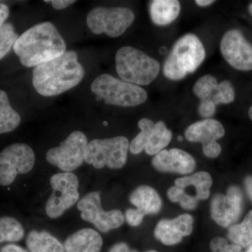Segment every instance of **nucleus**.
<instances>
[{
  "instance_id": "1",
  "label": "nucleus",
  "mask_w": 252,
  "mask_h": 252,
  "mask_svg": "<svg viewBox=\"0 0 252 252\" xmlns=\"http://www.w3.org/2000/svg\"><path fill=\"white\" fill-rule=\"evenodd\" d=\"M85 76L77 53L66 51L62 56L39 64L32 72V85L45 97L59 95L75 87Z\"/></svg>"
},
{
  "instance_id": "2",
  "label": "nucleus",
  "mask_w": 252,
  "mask_h": 252,
  "mask_svg": "<svg viewBox=\"0 0 252 252\" xmlns=\"http://www.w3.org/2000/svg\"><path fill=\"white\" fill-rule=\"evenodd\" d=\"M66 43L52 23L46 21L29 28L19 36L14 51L25 67H36L66 52Z\"/></svg>"
},
{
  "instance_id": "3",
  "label": "nucleus",
  "mask_w": 252,
  "mask_h": 252,
  "mask_svg": "<svg viewBox=\"0 0 252 252\" xmlns=\"http://www.w3.org/2000/svg\"><path fill=\"white\" fill-rule=\"evenodd\" d=\"M206 51L201 40L193 34L180 38L170 51L163 65L165 77L178 81L196 70L203 63Z\"/></svg>"
},
{
  "instance_id": "4",
  "label": "nucleus",
  "mask_w": 252,
  "mask_h": 252,
  "mask_svg": "<svg viewBox=\"0 0 252 252\" xmlns=\"http://www.w3.org/2000/svg\"><path fill=\"white\" fill-rule=\"evenodd\" d=\"M115 60L116 69L121 79L135 85H149L160 72L158 61L132 46H123L118 50Z\"/></svg>"
},
{
  "instance_id": "5",
  "label": "nucleus",
  "mask_w": 252,
  "mask_h": 252,
  "mask_svg": "<svg viewBox=\"0 0 252 252\" xmlns=\"http://www.w3.org/2000/svg\"><path fill=\"white\" fill-rule=\"evenodd\" d=\"M93 94L106 104L122 107H132L140 105L147 101V91L140 86L130 84L102 74L96 78L91 86Z\"/></svg>"
},
{
  "instance_id": "6",
  "label": "nucleus",
  "mask_w": 252,
  "mask_h": 252,
  "mask_svg": "<svg viewBox=\"0 0 252 252\" xmlns=\"http://www.w3.org/2000/svg\"><path fill=\"white\" fill-rule=\"evenodd\" d=\"M129 141L124 136L94 139L88 143L84 161L96 169L122 168L127 160Z\"/></svg>"
},
{
  "instance_id": "7",
  "label": "nucleus",
  "mask_w": 252,
  "mask_h": 252,
  "mask_svg": "<svg viewBox=\"0 0 252 252\" xmlns=\"http://www.w3.org/2000/svg\"><path fill=\"white\" fill-rule=\"evenodd\" d=\"M135 18L133 11L129 8L99 6L89 13L86 23L94 34H105L116 38L132 26Z\"/></svg>"
},
{
  "instance_id": "8",
  "label": "nucleus",
  "mask_w": 252,
  "mask_h": 252,
  "mask_svg": "<svg viewBox=\"0 0 252 252\" xmlns=\"http://www.w3.org/2000/svg\"><path fill=\"white\" fill-rule=\"evenodd\" d=\"M53 189L46 205V212L51 219L62 216L79 199V179L72 172L53 175L50 180Z\"/></svg>"
},
{
  "instance_id": "9",
  "label": "nucleus",
  "mask_w": 252,
  "mask_h": 252,
  "mask_svg": "<svg viewBox=\"0 0 252 252\" xmlns=\"http://www.w3.org/2000/svg\"><path fill=\"white\" fill-rule=\"evenodd\" d=\"M35 162L34 151L28 144L14 143L0 152V185L9 186L19 174L32 170Z\"/></svg>"
},
{
  "instance_id": "10",
  "label": "nucleus",
  "mask_w": 252,
  "mask_h": 252,
  "mask_svg": "<svg viewBox=\"0 0 252 252\" xmlns=\"http://www.w3.org/2000/svg\"><path fill=\"white\" fill-rule=\"evenodd\" d=\"M87 145L86 136L81 131H74L59 147L48 151L46 160L64 172L74 171L84 162Z\"/></svg>"
},
{
  "instance_id": "11",
  "label": "nucleus",
  "mask_w": 252,
  "mask_h": 252,
  "mask_svg": "<svg viewBox=\"0 0 252 252\" xmlns=\"http://www.w3.org/2000/svg\"><path fill=\"white\" fill-rule=\"evenodd\" d=\"M77 208L81 211L82 220L93 223L102 233L120 228L125 220L121 210L104 211L99 192L86 194L78 202Z\"/></svg>"
},
{
  "instance_id": "12",
  "label": "nucleus",
  "mask_w": 252,
  "mask_h": 252,
  "mask_svg": "<svg viewBox=\"0 0 252 252\" xmlns=\"http://www.w3.org/2000/svg\"><path fill=\"white\" fill-rule=\"evenodd\" d=\"M243 210V190L237 185L230 186L225 193L215 194L210 202V216L222 228L236 223Z\"/></svg>"
},
{
  "instance_id": "13",
  "label": "nucleus",
  "mask_w": 252,
  "mask_h": 252,
  "mask_svg": "<svg viewBox=\"0 0 252 252\" xmlns=\"http://www.w3.org/2000/svg\"><path fill=\"white\" fill-rule=\"evenodd\" d=\"M220 50L226 62L241 71L252 69V46L240 31L231 30L220 41Z\"/></svg>"
},
{
  "instance_id": "14",
  "label": "nucleus",
  "mask_w": 252,
  "mask_h": 252,
  "mask_svg": "<svg viewBox=\"0 0 252 252\" xmlns=\"http://www.w3.org/2000/svg\"><path fill=\"white\" fill-rule=\"evenodd\" d=\"M194 219L189 214H183L174 219H163L156 225L154 235L165 246L178 245L185 237L191 235Z\"/></svg>"
},
{
  "instance_id": "15",
  "label": "nucleus",
  "mask_w": 252,
  "mask_h": 252,
  "mask_svg": "<svg viewBox=\"0 0 252 252\" xmlns=\"http://www.w3.org/2000/svg\"><path fill=\"white\" fill-rule=\"evenodd\" d=\"M152 166L163 173H175L189 175L193 173L196 162L191 154L181 149H164L154 156Z\"/></svg>"
},
{
  "instance_id": "16",
  "label": "nucleus",
  "mask_w": 252,
  "mask_h": 252,
  "mask_svg": "<svg viewBox=\"0 0 252 252\" xmlns=\"http://www.w3.org/2000/svg\"><path fill=\"white\" fill-rule=\"evenodd\" d=\"M225 128L219 121L207 119L193 123L186 129L185 138L202 144L217 141L225 135Z\"/></svg>"
},
{
  "instance_id": "17",
  "label": "nucleus",
  "mask_w": 252,
  "mask_h": 252,
  "mask_svg": "<svg viewBox=\"0 0 252 252\" xmlns=\"http://www.w3.org/2000/svg\"><path fill=\"white\" fill-rule=\"evenodd\" d=\"M103 240L96 230L84 228L68 237L64 241L65 252H100Z\"/></svg>"
},
{
  "instance_id": "18",
  "label": "nucleus",
  "mask_w": 252,
  "mask_h": 252,
  "mask_svg": "<svg viewBox=\"0 0 252 252\" xmlns=\"http://www.w3.org/2000/svg\"><path fill=\"white\" fill-rule=\"evenodd\" d=\"M129 201L144 215H157L161 210V197L153 187L142 185L132 190Z\"/></svg>"
},
{
  "instance_id": "19",
  "label": "nucleus",
  "mask_w": 252,
  "mask_h": 252,
  "mask_svg": "<svg viewBox=\"0 0 252 252\" xmlns=\"http://www.w3.org/2000/svg\"><path fill=\"white\" fill-rule=\"evenodd\" d=\"M181 5L177 0H154L149 6L154 24L165 26L175 21L180 14Z\"/></svg>"
},
{
  "instance_id": "20",
  "label": "nucleus",
  "mask_w": 252,
  "mask_h": 252,
  "mask_svg": "<svg viewBox=\"0 0 252 252\" xmlns=\"http://www.w3.org/2000/svg\"><path fill=\"white\" fill-rule=\"evenodd\" d=\"M213 185L211 175L206 171H199L176 179L175 185L185 189L190 186L195 188V196L198 200H206L210 196V189Z\"/></svg>"
},
{
  "instance_id": "21",
  "label": "nucleus",
  "mask_w": 252,
  "mask_h": 252,
  "mask_svg": "<svg viewBox=\"0 0 252 252\" xmlns=\"http://www.w3.org/2000/svg\"><path fill=\"white\" fill-rule=\"evenodd\" d=\"M26 245L31 252H65L59 240L44 230L30 232Z\"/></svg>"
},
{
  "instance_id": "22",
  "label": "nucleus",
  "mask_w": 252,
  "mask_h": 252,
  "mask_svg": "<svg viewBox=\"0 0 252 252\" xmlns=\"http://www.w3.org/2000/svg\"><path fill=\"white\" fill-rule=\"evenodd\" d=\"M227 240L247 249L252 245V210L247 214L240 223H236L228 228Z\"/></svg>"
},
{
  "instance_id": "23",
  "label": "nucleus",
  "mask_w": 252,
  "mask_h": 252,
  "mask_svg": "<svg viewBox=\"0 0 252 252\" xmlns=\"http://www.w3.org/2000/svg\"><path fill=\"white\" fill-rule=\"evenodd\" d=\"M21 122V116L11 107L7 94L0 90V134L16 130Z\"/></svg>"
},
{
  "instance_id": "24",
  "label": "nucleus",
  "mask_w": 252,
  "mask_h": 252,
  "mask_svg": "<svg viewBox=\"0 0 252 252\" xmlns=\"http://www.w3.org/2000/svg\"><path fill=\"white\" fill-rule=\"evenodd\" d=\"M172 138V131L167 128L165 123L160 121L156 123L152 135L146 146V153L149 156H155L164 150L169 145Z\"/></svg>"
},
{
  "instance_id": "25",
  "label": "nucleus",
  "mask_w": 252,
  "mask_h": 252,
  "mask_svg": "<svg viewBox=\"0 0 252 252\" xmlns=\"http://www.w3.org/2000/svg\"><path fill=\"white\" fill-rule=\"evenodd\" d=\"M24 228L13 217H0V243L3 242H18L24 237Z\"/></svg>"
},
{
  "instance_id": "26",
  "label": "nucleus",
  "mask_w": 252,
  "mask_h": 252,
  "mask_svg": "<svg viewBox=\"0 0 252 252\" xmlns=\"http://www.w3.org/2000/svg\"><path fill=\"white\" fill-rule=\"evenodd\" d=\"M155 123L148 118H143L139 121L138 127L140 132L130 143L129 151L131 154L137 155L143 152L148 144Z\"/></svg>"
},
{
  "instance_id": "27",
  "label": "nucleus",
  "mask_w": 252,
  "mask_h": 252,
  "mask_svg": "<svg viewBox=\"0 0 252 252\" xmlns=\"http://www.w3.org/2000/svg\"><path fill=\"white\" fill-rule=\"evenodd\" d=\"M167 196L172 203H180V206L187 211H192L198 207V200L196 197L189 195L185 189L174 185L168 189Z\"/></svg>"
},
{
  "instance_id": "28",
  "label": "nucleus",
  "mask_w": 252,
  "mask_h": 252,
  "mask_svg": "<svg viewBox=\"0 0 252 252\" xmlns=\"http://www.w3.org/2000/svg\"><path fill=\"white\" fill-rule=\"evenodd\" d=\"M218 82L216 78L210 74L200 77L193 86V94L200 100L212 99V95L216 91Z\"/></svg>"
},
{
  "instance_id": "29",
  "label": "nucleus",
  "mask_w": 252,
  "mask_h": 252,
  "mask_svg": "<svg viewBox=\"0 0 252 252\" xmlns=\"http://www.w3.org/2000/svg\"><path fill=\"white\" fill-rule=\"evenodd\" d=\"M19 37L15 31L14 26L10 23H4L0 28V61L4 59Z\"/></svg>"
},
{
  "instance_id": "30",
  "label": "nucleus",
  "mask_w": 252,
  "mask_h": 252,
  "mask_svg": "<svg viewBox=\"0 0 252 252\" xmlns=\"http://www.w3.org/2000/svg\"><path fill=\"white\" fill-rule=\"evenodd\" d=\"M235 91L231 83L228 81H223L218 84L216 91L212 97L214 103L229 104L235 99Z\"/></svg>"
},
{
  "instance_id": "31",
  "label": "nucleus",
  "mask_w": 252,
  "mask_h": 252,
  "mask_svg": "<svg viewBox=\"0 0 252 252\" xmlns=\"http://www.w3.org/2000/svg\"><path fill=\"white\" fill-rule=\"evenodd\" d=\"M210 248L212 252H245L241 247L228 243L226 238L221 236L212 238L210 243Z\"/></svg>"
},
{
  "instance_id": "32",
  "label": "nucleus",
  "mask_w": 252,
  "mask_h": 252,
  "mask_svg": "<svg viewBox=\"0 0 252 252\" xmlns=\"http://www.w3.org/2000/svg\"><path fill=\"white\" fill-rule=\"evenodd\" d=\"M144 217L145 215L137 209H127L126 211L125 219L130 226L137 227L142 224Z\"/></svg>"
},
{
  "instance_id": "33",
  "label": "nucleus",
  "mask_w": 252,
  "mask_h": 252,
  "mask_svg": "<svg viewBox=\"0 0 252 252\" xmlns=\"http://www.w3.org/2000/svg\"><path fill=\"white\" fill-rule=\"evenodd\" d=\"M217 105L212 99H205L200 102L198 107V113L204 119H210L216 112Z\"/></svg>"
},
{
  "instance_id": "34",
  "label": "nucleus",
  "mask_w": 252,
  "mask_h": 252,
  "mask_svg": "<svg viewBox=\"0 0 252 252\" xmlns=\"http://www.w3.org/2000/svg\"><path fill=\"white\" fill-rule=\"evenodd\" d=\"M202 149L204 155L209 158H216L220 157L222 151L221 146L217 141L202 144Z\"/></svg>"
},
{
  "instance_id": "35",
  "label": "nucleus",
  "mask_w": 252,
  "mask_h": 252,
  "mask_svg": "<svg viewBox=\"0 0 252 252\" xmlns=\"http://www.w3.org/2000/svg\"><path fill=\"white\" fill-rule=\"evenodd\" d=\"M75 2L76 1H72V0H52L51 1L53 7L56 10L66 9Z\"/></svg>"
},
{
  "instance_id": "36",
  "label": "nucleus",
  "mask_w": 252,
  "mask_h": 252,
  "mask_svg": "<svg viewBox=\"0 0 252 252\" xmlns=\"http://www.w3.org/2000/svg\"><path fill=\"white\" fill-rule=\"evenodd\" d=\"M109 252H138L136 250H131L130 247L125 243H118L113 245Z\"/></svg>"
},
{
  "instance_id": "37",
  "label": "nucleus",
  "mask_w": 252,
  "mask_h": 252,
  "mask_svg": "<svg viewBox=\"0 0 252 252\" xmlns=\"http://www.w3.org/2000/svg\"><path fill=\"white\" fill-rule=\"evenodd\" d=\"M244 188L248 198L252 203V175H248L244 180Z\"/></svg>"
},
{
  "instance_id": "38",
  "label": "nucleus",
  "mask_w": 252,
  "mask_h": 252,
  "mask_svg": "<svg viewBox=\"0 0 252 252\" xmlns=\"http://www.w3.org/2000/svg\"><path fill=\"white\" fill-rule=\"evenodd\" d=\"M9 16V9L7 5L0 3V28L4 24Z\"/></svg>"
},
{
  "instance_id": "39",
  "label": "nucleus",
  "mask_w": 252,
  "mask_h": 252,
  "mask_svg": "<svg viewBox=\"0 0 252 252\" xmlns=\"http://www.w3.org/2000/svg\"><path fill=\"white\" fill-rule=\"evenodd\" d=\"M1 252H28L27 250H25L18 245H8L1 249Z\"/></svg>"
},
{
  "instance_id": "40",
  "label": "nucleus",
  "mask_w": 252,
  "mask_h": 252,
  "mask_svg": "<svg viewBox=\"0 0 252 252\" xmlns=\"http://www.w3.org/2000/svg\"><path fill=\"white\" fill-rule=\"evenodd\" d=\"M195 3L200 6H207L215 3V1L213 0H196Z\"/></svg>"
},
{
  "instance_id": "41",
  "label": "nucleus",
  "mask_w": 252,
  "mask_h": 252,
  "mask_svg": "<svg viewBox=\"0 0 252 252\" xmlns=\"http://www.w3.org/2000/svg\"><path fill=\"white\" fill-rule=\"evenodd\" d=\"M249 116H250V118L252 121V106L250 107V110H249Z\"/></svg>"
},
{
  "instance_id": "42",
  "label": "nucleus",
  "mask_w": 252,
  "mask_h": 252,
  "mask_svg": "<svg viewBox=\"0 0 252 252\" xmlns=\"http://www.w3.org/2000/svg\"><path fill=\"white\" fill-rule=\"evenodd\" d=\"M245 252H252V245L251 246H250L249 248H247L246 251Z\"/></svg>"
},
{
  "instance_id": "43",
  "label": "nucleus",
  "mask_w": 252,
  "mask_h": 252,
  "mask_svg": "<svg viewBox=\"0 0 252 252\" xmlns=\"http://www.w3.org/2000/svg\"><path fill=\"white\" fill-rule=\"evenodd\" d=\"M249 11H250V14H251L252 16V3L250 5V6H249Z\"/></svg>"
},
{
  "instance_id": "44",
  "label": "nucleus",
  "mask_w": 252,
  "mask_h": 252,
  "mask_svg": "<svg viewBox=\"0 0 252 252\" xmlns=\"http://www.w3.org/2000/svg\"><path fill=\"white\" fill-rule=\"evenodd\" d=\"M145 252H158L156 251V250H149V251H147Z\"/></svg>"
},
{
  "instance_id": "45",
  "label": "nucleus",
  "mask_w": 252,
  "mask_h": 252,
  "mask_svg": "<svg viewBox=\"0 0 252 252\" xmlns=\"http://www.w3.org/2000/svg\"><path fill=\"white\" fill-rule=\"evenodd\" d=\"M178 140H182V137H178Z\"/></svg>"
}]
</instances>
